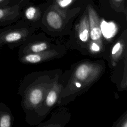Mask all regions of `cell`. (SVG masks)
<instances>
[{
  "instance_id": "cell-1",
  "label": "cell",
  "mask_w": 127,
  "mask_h": 127,
  "mask_svg": "<svg viewBox=\"0 0 127 127\" xmlns=\"http://www.w3.org/2000/svg\"><path fill=\"white\" fill-rule=\"evenodd\" d=\"M28 35L27 27L21 25H6L0 29V48L4 45L14 48L25 41Z\"/></svg>"
},
{
  "instance_id": "cell-2",
  "label": "cell",
  "mask_w": 127,
  "mask_h": 127,
  "mask_svg": "<svg viewBox=\"0 0 127 127\" xmlns=\"http://www.w3.org/2000/svg\"><path fill=\"white\" fill-rule=\"evenodd\" d=\"M90 37L92 40H98L101 38L102 33L99 18L94 9L90 5L88 6Z\"/></svg>"
},
{
  "instance_id": "cell-3",
  "label": "cell",
  "mask_w": 127,
  "mask_h": 127,
  "mask_svg": "<svg viewBox=\"0 0 127 127\" xmlns=\"http://www.w3.org/2000/svg\"><path fill=\"white\" fill-rule=\"evenodd\" d=\"M19 16V6L0 7V26H6L15 21Z\"/></svg>"
},
{
  "instance_id": "cell-4",
  "label": "cell",
  "mask_w": 127,
  "mask_h": 127,
  "mask_svg": "<svg viewBox=\"0 0 127 127\" xmlns=\"http://www.w3.org/2000/svg\"><path fill=\"white\" fill-rule=\"evenodd\" d=\"M46 19L49 25L54 29H60L63 24L64 14L57 6H53L47 14Z\"/></svg>"
},
{
  "instance_id": "cell-5",
  "label": "cell",
  "mask_w": 127,
  "mask_h": 127,
  "mask_svg": "<svg viewBox=\"0 0 127 127\" xmlns=\"http://www.w3.org/2000/svg\"><path fill=\"white\" fill-rule=\"evenodd\" d=\"M92 72L93 70L90 65L87 64H80L76 69L74 72V77L77 80L75 83L87 82L88 80H91Z\"/></svg>"
},
{
  "instance_id": "cell-6",
  "label": "cell",
  "mask_w": 127,
  "mask_h": 127,
  "mask_svg": "<svg viewBox=\"0 0 127 127\" xmlns=\"http://www.w3.org/2000/svg\"><path fill=\"white\" fill-rule=\"evenodd\" d=\"M13 117L9 108L3 103L0 102V127H10Z\"/></svg>"
},
{
  "instance_id": "cell-7",
  "label": "cell",
  "mask_w": 127,
  "mask_h": 127,
  "mask_svg": "<svg viewBox=\"0 0 127 127\" xmlns=\"http://www.w3.org/2000/svg\"><path fill=\"white\" fill-rule=\"evenodd\" d=\"M90 36V30L88 17L84 15L80 21L78 27V36L80 40L83 42L88 40Z\"/></svg>"
},
{
  "instance_id": "cell-8",
  "label": "cell",
  "mask_w": 127,
  "mask_h": 127,
  "mask_svg": "<svg viewBox=\"0 0 127 127\" xmlns=\"http://www.w3.org/2000/svg\"><path fill=\"white\" fill-rule=\"evenodd\" d=\"M101 30L102 34L107 38H110L115 34V26L109 23H104V24H100Z\"/></svg>"
},
{
  "instance_id": "cell-9",
  "label": "cell",
  "mask_w": 127,
  "mask_h": 127,
  "mask_svg": "<svg viewBox=\"0 0 127 127\" xmlns=\"http://www.w3.org/2000/svg\"><path fill=\"white\" fill-rule=\"evenodd\" d=\"M58 87L56 86L49 92L46 99V103L48 106L52 107L56 102L58 98Z\"/></svg>"
},
{
  "instance_id": "cell-10",
  "label": "cell",
  "mask_w": 127,
  "mask_h": 127,
  "mask_svg": "<svg viewBox=\"0 0 127 127\" xmlns=\"http://www.w3.org/2000/svg\"><path fill=\"white\" fill-rule=\"evenodd\" d=\"M37 13V9L33 6H30L26 9L25 12V16L28 20H33Z\"/></svg>"
},
{
  "instance_id": "cell-11",
  "label": "cell",
  "mask_w": 127,
  "mask_h": 127,
  "mask_svg": "<svg viewBox=\"0 0 127 127\" xmlns=\"http://www.w3.org/2000/svg\"><path fill=\"white\" fill-rule=\"evenodd\" d=\"M93 41L90 44V49L91 52H97L100 51L101 49V45L98 40H92Z\"/></svg>"
},
{
  "instance_id": "cell-12",
  "label": "cell",
  "mask_w": 127,
  "mask_h": 127,
  "mask_svg": "<svg viewBox=\"0 0 127 127\" xmlns=\"http://www.w3.org/2000/svg\"><path fill=\"white\" fill-rule=\"evenodd\" d=\"M123 45L120 42H117L113 47L112 50V56L119 55V53H121L122 51Z\"/></svg>"
},
{
  "instance_id": "cell-13",
  "label": "cell",
  "mask_w": 127,
  "mask_h": 127,
  "mask_svg": "<svg viewBox=\"0 0 127 127\" xmlns=\"http://www.w3.org/2000/svg\"><path fill=\"white\" fill-rule=\"evenodd\" d=\"M73 0H59L58 3L60 6L62 7H65L69 5Z\"/></svg>"
},
{
  "instance_id": "cell-14",
  "label": "cell",
  "mask_w": 127,
  "mask_h": 127,
  "mask_svg": "<svg viewBox=\"0 0 127 127\" xmlns=\"http://www.w3.org/2000/svg\"><path fill=\"white\" fill-rule=\"evenodd\" d=\"M112 1L114 3H116V4H120L122 3L124 1V0H112Z\"/></svg>"
},
{
  "instance_id": "cell-15",
  "label": "cell",
  "mask_w": 127,
  "mask_h": 127,
  "mask_svg": "<svg viewBox=\"0 0 127 127\" xmlns=\"http://www.w3.org/2000/svg\"><path fill=\"white\" fill-rule=\"evenodd\" d=\"M5 0H0V3H2V2H3V1H4Z\"/></svg>"
},
{
  "instance_id": "cell-16",
  "label": "cell",
  "mask_w": 127,
  "mask_h": 127,
  "mask_svg": "<svg viewBox=\"0 0 127 127\" xmlns=\"http://www.w3.org/2000/svg\"><path fill=\"white\" fill-rule=\"evenodd\" d=\"M0 49H1V48H0Z\"/></svg>"
}]
</instances>
